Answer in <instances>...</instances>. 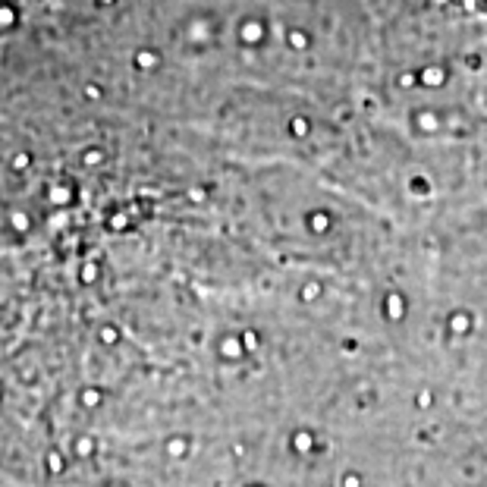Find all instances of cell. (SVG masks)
Masks as SVG:
<instances>
[{
  "instance_id": "1",
  "label": "cell",
  "mask_w": 487,
  "mask_h": 487,
  "mask_svg": "<svg viewBox=\"0 0 487 487\" xmlns=\"http://www.w3.org/2000/svg\"><path fill=\"white\" fill-rule=\"evenodd\" d=\"M16 23V13L10 7H0V29H7V25Z\"/></svg>"
},
{
  "instance_id": "2",
  "label": "cell",
  "mask_w": 487,
  "mask_h": 487,
  "mask_svg": "<svg viewBox=\"0 0 487 487\" xmlns=\"http://www.w3.org/2000/svg\"><path fill=\"white\" fill-rule=\"evenodd\" d=\"M101 3H111V0H101Z\"/></svg>"
}]
</instances>
